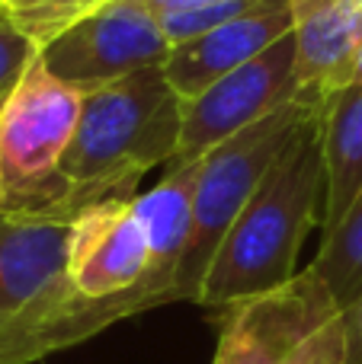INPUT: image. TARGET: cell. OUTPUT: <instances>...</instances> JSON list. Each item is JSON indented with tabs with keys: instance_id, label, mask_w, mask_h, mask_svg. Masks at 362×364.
<instances>
[{
	"instance_id": "1",
	"label": "cell",
	"mask_w": 362,
	"mask_h": 364,
	"mask_svg": "<svg viewBox=\"0 0 362 364\" xmlns=\"http://www.w3.org/2000/svg\"><path fill=\"white\" fill-rule=\"evenodd\" d=\"M183 138V100L164 68H145L83 93L74 141L58 170V214L135 198L141 176L173 164Z\"/></svg>"
},
{
	"instance_id": "2",
	"label": "cell",
	"mask_w": 362,
	"mask_h": 364,
	"mask_svg": "<svg viewBox=\"0 0 362 364\" xmlns=\"http://www.w3.org/2000/svg\"><path fill=\"white\" fill-rule=\"evenodd\" d=\"M318 208L324 211V160L318 115H308L254 198L231 224L202 282L205 314L282 288L299 275V252Z\"/></svg>"
},
{
	"instance_id": "3",
	"label": "cell",
	"mask_w": 362,
	"mask_h": 364,
	"mask_svg": "<svg viewBox=\"0 0 362 364\" xmlns=\"http://www.w3.org/2000/svg\"><path fill=\"white\" fill-rule=\"evenodd\" d=\"M212 364H343V310L311 269L267 294L209 314Z\"/></svg>"
},
{
	"instance_id": "4",
	"label": "cell",
	"mask_w": 362,
	"mask_h": 364,
	"mask_svg": "<svg viewBox=\"0 0 362 364\" xmlns=\"http://www.w3.org/2000/svg\"><path fill=\"white\" fill-rule=\"evenodd\" d=\"M81 109L83 90L51 74L42 55L32 58L0 106V182L6 211L58 214V170L74 141Z\"/></svg>"
},
{
	"instance_id": "5",
	"label": "cell",
	"mask_w": 362,
	"mask_h": 364,
	"mask_svg": "<svg viewBox=\"0 0 362 364\" xmlns=\"http://www.w3.org/2000/svg\"><path fill=\"white\" fill-rule=\"evenodd\" d=\"M308 115L311 109L301 100H295L202 157L196 205H192V237L177 275L180 301L199 304L205 272H209L224 233L241 218L247 201L254 198L260 182L267 179V173L273 170V164L289 147V141L295 138V132Z\"/></svg>"
},
{
	"instance_id": "6",
	"label": "cell",
	"mask_w": 362,
	"mask_h": 364,
	"mask_svg": "<svg viewBox=\"0 0 362 364\" xmlns=\"http://www.w3.org/2000/svg\"><path fill=\"white\" fill-rule=\"evenodd\" d=\"M45 68L77 90H93L135 70L157 68L170 55L160 19L138 0H106L58 29L38 48Z\"/></svg>"
},
{
	"instance_id": "7",
	"label": "cell",
	"mask_w": 362,
	"mask_h": 364,
	"mask_svg": "<svg viewBox=\"0 0 362 364\" xmlns=\"http://www.w3.org/2000/svg\"><path fill=\"white\" fill-rule=\"evenodd\" d=\"M295 100H299L295 36L289 32L254 61L222 77L199 100L183 102V138H180V154L173 164L205 157L218 144Z\"/></svg>"
},
{
	"instance_id": "8",
	"label": "cell",
	"mask_w": 362,
	"mask_h": 364,
	"mask_svg": "<svg viewBox=\"0 0 362 364\" xmlns=\"http://www.w3.org/2000/svg\"><path fill=\"white\" fill-rule=\"evenodd\" d=\"M68 282L90 301L141 294L151 307L164 297L151 288V246L132 198L87 205L68 230Z\"/></svg>"
},
{
	"instance_id": "9",
	"label": "cell",
	"mask_w": 362,
	"mask_h": 364,
	"mask_svg": "<svg viewBox=\"0 0 362 364\" xmlns=\"http://www.w3.org/2000/svg\"><path fill=\"white\" fill-rule=\"evenodd\" d=\"M145 310L154 307L141 294L90 301L71 288L68 272H64L61 282H55L42 297H36L29 307L0 326V364L42 361L64 348L81 346V342L100 336L103 329L132 320Z\"/></svg>"
},
{
	"instance_id": "10",
	"label": "cell",
	"mask_w": 362,
	"mask_h": 364,
	"mask_svg": "<svg viewBox=\"0 0 362 364\" xmlns=\"http://www.w3.org/2000/svg\"><path fill=\"white\" fill-rule=\"evenodd\" d=\"M289 32H292L289 0H260L254 10L234 16L231 23L170 48L160 68L173 93L183 102H192L222 77L234 74L237 68L263 55L269 45L286 38Z\"/></svg>"
},
{
	"instance_id": "11",
	"label": "cell",
	"mask_w": 362,
	"mask_h": 364,
	"mask_svg": "<svg viewBox=\"0 0 362 364\" xmlns=\"http://www.w3.org/2000/svg\"><path fill=\"white\" fill-rule=\"evenodd\" d=\"M299 100L318 112L356 80L362 51V0H289Z\"/></svg>"
},
{
	"instance_id": "12",
	"label": "cell",
	"mask_w": 362,
	"mask_h": 364,
	"mask_svg": "<svg viewBox=\"0 0 362 364\" xmlns=\"http://www.w3.org/2000/svg\"><path fill=\"white\" fill-rule=\"evenodd\" d=\"M68 230L51 211H0V326L64 278Z\"/></svg>"
},
{
	"instance_id": "13",
	"label": "cell",
	"mask_w": 362,
	"mask_h": 364,
	"mask_svg": "<svg viewBox=\"0 0 362 364\" xmlns=\"http://www.w3.org/2000/svg\"><path fill=\"white\" fill-rule=\"evenodd\" d=\"M199 170H202V157L190 164H170L167 176L151 192L132 198L135 214L148 233V246H151V288L164 297V304L180 301L177 275L192 237Z\"/></svg>"
},
{
	"instance_id": "14",
	"label": "cell",
	"mask_w": 362,
	"mask_h": 364,
	"mask_svg": "<svg viewBox=\"0 0 362 364\" xmlns=\"http://www.w3.org/2000/svg\"><path fill=\"white\" fill-rule=\"evenodd\" d=\"M314 115L324 160L321 227L331 233L362 192V83H346Z\"/></svg>"
},
{
	"instance_id": "15",
	"label": "cell",
	"mask_w": 362,
	"mask_h": 364,
	"mask_svg": "<svg viewBox=\"0 0 362 364\" xmlns=\"http://www.w3.org/2000/svg\"><path fill=\"white\" fill-rule=\"evenodd\" d=\"M324 282L340 310L362 301V192L331 233H324L314 262L308 265Z\"/></svg>"
},
{
	"instance_id": "16",
	"label": "cell",
	"mask_w": 362,
	"mask_h": 364,
	"mask_svg": "<svg viewBox=\"0 0 362 364\" xmlns=\"http://www.w3.org/2000/svg\"><path fill=\"white\" fill-rule=\"evenodd\" d=\"M0 4L6 10V19L42 48L58 29L93 10L100 0H0Z\"/></svg>"
},
{
	"instance_id": "17",
	"label": "cell",
	"mask_w": 362,
	"mask_h": 364,
	"mask_svg": "<svg viewBox=\"0 0 362 364\" xmlns=\"http://www.w3.org/2000/svg\"><path fill=\"white\" fill-rule=\"evenodd\" d=\"M257 4L260 0H215V4H199V6H183V10L157 13V19H160V29H164L170 48H177V45L192 42V38L231 23L234 16L254 10Z\"/></svg>"
},
{
	"instance_id": "18",
	"label": "cell",
	"mask_w": 362,
	"mask_h": 364,
	"mask_svg": "<svg viewBox=\"0 0 362 364\" xmlns=\"http://www.w3.org/2000/svg\"><path fill=\"white\" fill-rule=\"evenodd\" d=\"M36 55L38 45L23 29H16L10 19L0 23V100L10 96V90L19 83V77L26 74Z\"/></svg>"
},
{
	"instance_id": "19",
	"label": "cell",
	"mask_w": 362,
	"mask_h": 364,
	"mask_svg": "<svg viewBox=\"0 0 362 364\" xmlns=\"http://www.w3.org/2000/svg\"><path fill=\"white\" fill-rule=\"evenodd\" d=\"M343 336H346L343 364H362V301L343 310Z\"/></svg>"
},
{
	"instance_id": "20",
	"label": "cell",
	"mask_w": 362,
	"mask_h": 364,
	"mask_svg": "<svg viewBox=\"0 0 362 364\" xmlns=\"http://www.w3.org/2000/svg\"><path fill=\"white\" fill-rule=\"evenodd\" d=\"M100 4H106V0H100ZM96 4V6H100ZM138 4H145L148 10L154 13H167V10H183V6H199V4H215V0H138ZM90 13V10H87Z\"/></svg>"
},
{
	"instance_id": "21",
	"label": "cell",
	"mask_w": 362,
	"mask_h": 364,
	"mask_svg": "<svg viewBox=\"0 0 362 364\" xmlns=\"http://www.w3.org/2000/svg\"><path fill=\"white\" fill-rule=\"evenodd\" d=\"M0 106H4V100H0ZM0 211H6V198H4V182H0Z\"/></svg>"
},
{
	"instance_id": "22",
	"label": "cell",
	"mask_w": 362,
	"mask_h": 364,
	"mask_svg": "<svg viewBox=\"0 0 362 364\" xmlns=\"http://www.w3.org/2000/svg\"><path fill=\"white\" fill-rule=\"evenodd\" d=\"M356 80L362 83V51H359V64H356Z\"/></svg>"
},
{
	"instance_id": "23",
	"label": "cell",
	"mask_w": 362,
	"mask_h": 364,
	"mask_svg": "<svg viewBox=\"0 0 362 364\" xmlns=\"http://www.w3.org/2000/svg\"><path fill=\"white\" fill-rule=\"evenodd\" d=\"M0 23H6V10H4V4H0Z\"/></svg>"
}]
</instances>
